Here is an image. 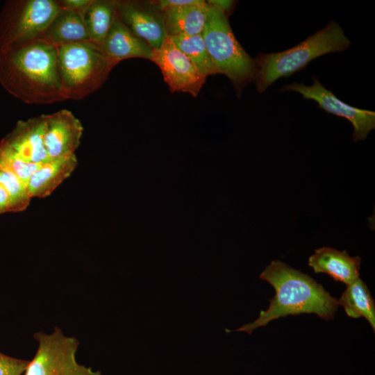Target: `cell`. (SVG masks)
Wrapping results in <instances>:
<instances>
[{
	"label": "cell",
	"mask_w": 375,
	"mask_h": 375,
	"mask_svg": "<svg viewBox=\"0 0 375 375\" xmlns=\"http://www.w3.org/2000/svg\"><path fill=\"white\" fill-rule=\"evenodd\" d=\"M14 212L12 199L7 191L0 185V214Z\"/></svg>",
	"instance_id": "obj_26"
},
{
	"label": "cell",
	"mask_w": 375,
	"mask_h": 375,
	"mask_svg": "<svg viewBox=\"0 0 375 375\" xmlns=\"http://www.w3.org/2000/svg\"><path fill=\"white\" fill-rule=\"evenodd\" d=\"M151 61L160 68L172 92H186L195 97L206 82V78L169 36L159 49H153Z\"/></svg>",
	"instance_id": "obj_9"
},
{
	"label": "cell",
	"mask_w": 375,
	"mask_h": 375,
	"mask_svg": "<svg viewBox=\"0 0 375 375\" xmlns=\"http://www.w3.org/2000/svg\"><path fill=\"white\" fill-rule=\"evenodd\" d=\"M78 165L75 153L50 158L31 176L27 189L31 198H45L52 192L74 171Z\"/></svg>",
	"instance_id": "obj_14"
},
{
	"label": "cell",
	"mask_w": 375,
	"mask_h": 375,
	"mask_svg": "<svg viewBox=\"0 0 375 375\" xmlns=\"http://www.w3.org/2000/svg\"><path fill=\"white\" fill-rule=\"evenodd\" d=\"M38 349L29 361L25 375H102L78 363L76 354L79 346L74 337L65 335L58 327L51 333L35 332Z\"/></svg>",
	"instance_id": "obj_7"
},
{
	"label": "cell",
	"mask_w": 375,
	"mask_h": 375,
	"mask_svg": "<svg viewBox=\"0 0 375 375\" xmlns=\"http://www.w3.org/2000/svg\"><path fill=\"white\" fill-rule=\"evenodd\" d=\"M58 0H11L0 11V50L39 38L54 17Z\"/></svg>",
	"instance_id": "obj_6"
},
{
	"label": "cell",
	"mask_w": 375,
	"mask_h": 375,
	"mask_svg": "<svg viewBox=\"0 0 375 375\" xmlns=\"http://www.w3.org/2000/svg\"><path fill=\"white\" fill-rule=\"evenodd\" d=\"M28 363L29 360L12 358L0 352V375H22Z\"/></svg>",
	"instance_id": "obj_23"
},
{
	"label": "cell",
	"mask_w": 375,
	"mask_h": 375,
	"mask_svg": "<svg viewBox=\"0 0 375 375\" xmlns=\"http://www.w3.org/2000/svg\"><path fill=\"white\" fill-rule=\"evenodd\" d=\"M338 303L344 308L349 317H362L375 330L374 301L367 286L360 278L347 285Z\"/></svg>",
	"instance_id": "obj_19"
},
{
	"label": "cell",
	"mask_w": 375,
	"mask_h": 375,
	"mask_svg": "<svg viewBox=\"0 0 375 375\" xmlns=\"http://www.w3.org/2000/svg\"><path fill=\"white\" fill-rule=\"evenodd\" d=\"M208 4L201 33L209 56L217 72L226 76L238 94L256 75V62L236 40L227 16Z\"/></svg>",
	"instance_id": "obj_5"
},
{
	"label": "cell",
	"mask_w": 375,
	"mask_h": 375,
	"mask_svg": "<svg viewBox=\"0 0 375 375\" xmlns=\"http://www.w3.org/2000/svg\"><path fill=\"white\" fill-rule=\"evenodd\" d=\"M98 48L117 63L133 58L151 60L153 56L152 49L128 28L117 12L102 44Z\"/></svg>",
	"instance_id": "obj_13"
},
{
	"label": "cell",
	"mask_w": 375,
	"mask_h": 375,
	"mask_svg": "<svg viewBox=\"0 0 375 375\" xmlns=\"http://www.w3.org/2000/svg\"><path fill=\"white\" fill-rule=\"evenodd\" d=\"M280 90L298 92L304 99L316 101L318 107L325 111L349 120L353 128L352 138L354 142L365 140L369 133L375 128L374 112L347 104L324 88L315 77H313V83L311 85L292 83L284 85Z\"/></svg>",
	"instance_id": "obj_8"
},
{
	"label": "cell",
	"mask_w": 375,
	"mask_h": 375,
	"mask_svg": "<svg viewBox=\"0 0 375 375\" xmlns=\"http://www.w3.org/2000/svg\"><path fill=\"white\" fill-rule=\"evenodd\" d=\"M0 83L25 103L64 101L57 72V47L37 38L0 50Z\"/></svg>",
	"instance_id": "obj_1"
},
{
	"label": "cell",
	"mask_w": 375,
	"mask_h": 375,
	"mask_svg": "<svg viewBox=\"0 0 375 375\" xmlns=\"http://www.w3.org/2000/svg\"><path fill=\"white\" fill-rule=\"evenodd\" d=\"M157 5L163 10L168 7L182 6L193 4H201L205 1L202 0H160L156 1Z\"/></svg>",
	"instance_id": "obj_25"
},
{
	"label": "cell",
	"mask_w": 375,
	"mask_h": 375,
	"mask_svg": "<svg viewBox=\"0 0 375 375\" xmlns=\"http://www.w3.org/2000/svg\"><path fill=\"white\" fill-rule=\"evenodd\" d=\"M208 3L217 8L222 11L226 16L233 10L234 1H208Z\"/></svg>",
	"instance_id": "obj_27"
},
{
	"label": "cell",
	"mask_w": 375,
	"mask_h": 375,
	"mask_svg": "<svg viewBox=\"0 0 375 375\" xmlns=\"http://www.w3.org/2000/svg\"><path fill=\"white\" fill-rule=\"evenodd\" d=\"M0 185L9 194L14 208V212L25 210L31 200L27 186L13 173L0 169Z\"/></svg>",
	"instance_id": "obj_21"
},
{
	"label": "cell",
	"mask_w": 375,
	"mask_h": 375,
	"mask_svg": "<svg viewBox=\"0 0 375 375\" xmlns=\"http://www.w3.org/2000/svg\"><path fill=\"white\" fill-rule=\"evenodd\" d=\"M121 20L151 49H158L167 35L163 10L156 1L116 0Z\"/></svg>",
	"instance_id": "obj_10"
},
{
	"label": "cell",
	"mask_w": 375,
	"mask_h": 375,
	"mask_svg": "<svg viewBox=\"0 0 375 375\" xmlns=\"http://www.w3.org/2000/svg\"><path fill=\"white\" fill-rule=\"evenodd\" d=\"M117 15L116 0H92L82 15L90 41L100 47Z\"/></svg>",
	"instance_id": "obj_18"
},
{
	"label": "cell",
	"mask_w": 375,
	"mask_h": 375,
	"mask_svg": "<svg viewBox=\"0 0 375 375\" xmlns=\"http://www.w3.org/2000/svg\"><path fill=\"white\" fill-rule=\"evenodd\" d=\"M118 63L90 41L57 47V72L65 100H80L99 89Z\"/></svg>",
	"instance_id": "obj_4"
},
{
	"label": "cell",
	"mask_w": 375,
	"mask_h": 375,
	"mask_svg": "<svg viewBox=\"0 0 375 375\" xmlns=\"http://www.w3.org/2000/svg\"><path fill=\"white\" fill-rule=\"evenodd\" d=\"M83 127L67 109L46 115L44 144L50 158L75 153L81 144Z\"/></svg>",
	"instance_id": "obj_12"
},
{
	"label": "cell",
	"mask_w": 375,
	"mask_h": 375,
	"mask_svg": "<svg viewBox=\"0 0 375 375\" xmlns=\"http://www.w3.org/2000/svg\"><path fill=\"white\" fill-rule=\"evenodd\" d=\"M165 28L167 36L193 35L201 34L208 11V4H193L164 8Z\"/></svg>",
	"instance_id": "obj_17"
},
{
	"label": "cell",
	"mask_w": 375,
	"mask_h": 375,
	"mask_svg": "<svg viewBox=\"0 0 375 375\" xmlns=\"http://www.w3.org/2000/svg\"><path fill=\"white\" fill-rule=\"evenodd\" d=\"M45 125L46 114L19 120L0 146L28 162L44 163L50 159L44 144Z\"/></svg>",
	"instance_id": "obj_11"
},
{
	"label": "cell",
	"mask_w": 375,
	"mask_h": 375,
	"mask_svg": "<svg viewBox=\"0 0 375 375\" xmlns=\"http://www.w3.org/2000/svg\"><path fill=\"white\" fill-rule=\"evenodd\" d=\"M41 164L28 162L0 146V169L15 174L26 185L31 176Z\"/></svg>",
	"instance_id": "obj_22"
},
{
	"label": "cell",
	"mask_w": 375,
	"mask_h": 375,
	"mask_svg": "<svg viewBox=\"0 0 375 375\" xmlns=\"http://www.w3.org/2000/svg\"><path fill=\"white\" fill-rule=\"evenodd\" d=\"M360 262L359 256L351 257L346 251L326 247L315 249L308 258V265L315 273L326 274L347 285L359 278Z\"/></svg>",
	"instance_id": "obj_15"
},
{
	"label": "cell",
	"mask_w": 375,
	"mask_h": 375,
	"mask_svg": "<svg viewBox=\"0 0 375 375\" xmlns=\"http://www.w3.org/2000/svg\"><path fill=\"white\" fill-rule=\"evenodd\" d=\"M39 38L57 47L90 41L81 15L60 7Z\"/></svg>",
	"instance_id": "obj_16"
},
{
	"label": "cell",
	"mask_w": 375,
	"mask_h": 375,
	"mask_svg": "<svg viewBox=\"0 0 375 375\" xmlns=\"http://www.w3.org/2000/svg\"><path fill=\"white\" fill-rule=\"evenodd\" d=\"M270 283L276 291L269 299L266 310H261L253 322L246 324L233 331L251 334L260 326L271 321L288 315L314 313L325 320L334 318L338 309V299L327 292L323 286L309 275L293 269L280 260H273L260 275Z\"/></svg>",
	"instance_id": "obj_2"
},
{
	"label": "cell",
	"mask_w": 375,
	"mask_h": 375,
	"mask_svg": "<svg viewBox=\"0 0 375 375\" xmlns=\"http://www.w3.org/2000/svg\"><path fill=\"white\" fill-rule=\"evenodd\" d=\"M170 38V37H169ZM176 46L195 65L206 78L217 74L201 34L170 38Z\"/></svg>",
	"instance_id": "obj_20"
},
{
	"label": "cell",
	"mask_w": 375,
	"mask_h": 375,
	"mask_svg": "<svg viewBox=\"0 0 375 375\" xmlns=\"http://www.w3.org/2000/svg\"><path fill=\"white\" fill-rule=\"evenodd\" d=\"M342 28L331 20L325 27L297 45L277 53H260L254 58V82L257 92H265L281 77H288L303 69L314 59L334 52H341L350 46Z\"/></svg>",
	"instance_id": "obj_3"
},
{
	"label": "cell",
	"mask_w": 375,
	"mask_h": 375,
	"mask_svg": "<svg viewBox=\"0 0 375 375\" xmlns=\"http://www.w3.org/2000/svg\"><path fill=\"white\" fill-rule=\"evenodd\" d=\"M91 1L92 0H58L60 8L74 10L81 16Z\"/></svg>",
	"instance_id": "obj_24"
}]
</instances>
